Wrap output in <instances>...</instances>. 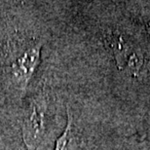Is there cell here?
Segmentation results:
<instances>
[{
  "instance_id": "cell-4",
  "label": "cell",
  "mask_w": 150,
  "mask_h": 150,
  "mask_svg": "<svg viewBox=\"0 0 150 150\" xmlns=\"http://www.w3.org/2000/svg\"><path fill=\"white\" fill-rule=\"evenodd\" d=\"M55 150H75V139L73 134L72 115L67 109V122L64 133L61 134L56 142Z\"/></svg>"
},
{
  "instance_id": "cell-3",
  "label": "cell",
  "mask_w": 150,
  "mask_h": 150,
  "mask_svg": "<svg viewBox=\"0 0 150 150\" xmlns=\"http://www.w3.org/2000/svg\"><path fill=\"white\" fill-rule=\"evenodd\" d=\"M42 43L37 42L25 48L12 62L10 69L14 82L25 90L36 70L40 62Z\"/></svg>"
},
{
  "instance_id": "cell-5",
  "label": "cell",
  "mask_w": 150,
  "mask_h": 150,
  "mask_svg": "<svg viewBox=\"0 0 150 150\" xmlns=\"http://www.w3.org/2000/svg\"><path fill=\"white\" fill-rule=\"evenodd\" d=\"M145 29H146V31H147V33H148L149 37H150V22H146V23H145Z\"/></svg>"
},
{
  "instance_id": "cell-2",
  "label": "cell",
  "mask_w": 150,
  "mask_h": 150,
  "mask_svg": "<svg viewBox=\"0 0 150 150\" xmlns=\"http://www.w3.org/2000/svg\"><path fill=\"white\" fill-rule=\"evenodd\" d=\"M47 97L37 94L31 100L23 122V140L28 150H35L43 139L46 130Z\"/></svg>"
},
{
  "instance_id": "cell-1",
  "label": "cell",
  "mask_w": 150,
  "mask_h": 150,
  "mask_svg": "<svg viewBox=\"0 0 150 150\" xmlns=\"http://www.w3.org/2000/svg\"><path fill=\"white\" fill-rule=\"evenodd\" d=\"M104 44L111 52L117 67L121 70H129L132 74L137 75L143 67L142 55L134 45L116 30H107L103 36Z\"/></svg>"
}]
</instances>
